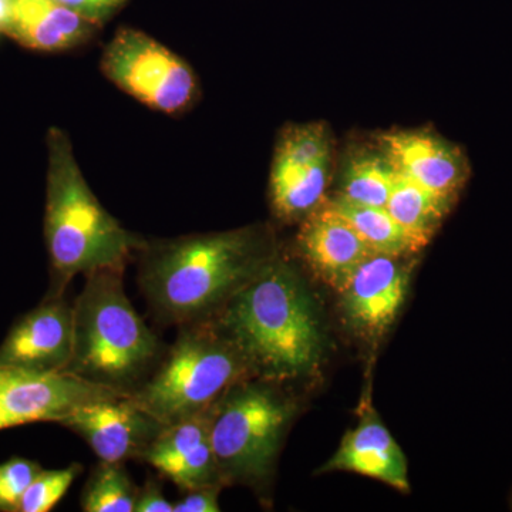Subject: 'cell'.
Segmentation results:
<instances>
[{"instance_id": "1", "label": "cell", "mask_w": 512, "mask_h": 512, "mask_svg": "<svg viewBox=\"0 0 512 512\" xmlns=\"http://www.w3.org/2000/svg\"><path fill=\"white\" fill-rule=\"evenodd\" d=\"M138 255L151 308L181 326L217 315L276 254L264 232L245 228L146 241Z\"/></svg>"}, {"instance_id": "2", "label": "cell", "mask_w": 512, "mask_h": 512, "mask_svg": "<svg viewBox=\"0 0 512 512\" xmlns=\"http://www.w3.org/2000/svg\"><path fill=\"white\" fill-rule=\"evenodd\" d=\"M215 318L264 379H292L318 363L320 332L311 296L295 268L278 255Z\"/></svg>"}, {"instance_id": "3", "label": "cell", "mask_w": 512, "mask_h": 512, "mask_svg": "<svg viewBox=\"0 0 512 512\" xmlns=\"http://www.w3.org/2000/svg\"><path fill=\"white\" fill-rule=\"evenodd\" d=\"M45 238L52 288L63 295L74 276L124 268L146 239L127 231L87 184L74 157L72 141L59 127L47 133Z\"/></svg>"}, {"instance_id": "4", "label": "cell", "mask_w": 512, "mask_h": 512, "mask_svg": "<svg viewBox=\"0 0 512 512\" xmlns=\"http://www.w3.org/2000/svg\"><path fill=\"white\" fill-rule=\"evenodd\" d=\"M124 268L86 275L73 303V356L66 372L131 393L158 353L156 335L138 316L123 282Z\"/></svg>"}, {"instance_id": "5", "label": "cell", "mask_w": 512, "mask_h": 512, "mask_svg": "<svg viewBox=\"0 0 512 512\" xmlns=\"http://www.w3.org/2000/svg\"><path fill=\"white\" fill-rule=\"evenodd\" d=\"M254 375L215 316L181 325L177 339L131 399L165 426L208 412L234 384Z\"/></svg>"}, {"instance_id": "6", "label": "cell", "mask_w": 512, "mask_h": 512, "mask_svg": "<svg viewBox=\"0 0 512 512\" xmlns=\"http://www.w3.org/2000/svg\"><path fill=\"white\" fill-rule=\"evenodd\" d=\"M295 406L274 387L242 380L211 410V444L224 483H259L272 473Z\"/></svg>"}, {"instance_id": "7", "label": "cell", "mask_w": 512, "mask_h": 512, "mask_svg": "<svg viewBox=\"0 0 512 512\" xmlns=\"http://www.w3.org/2000/svg\"><path fill=\"white\" fill-rule=\"evenodd\" d=\"M100 66L121 92L168 116L187 113L200 97L190 64L141 30L120 29L104 49Z\"/></svg>"}, {"instance_id": "8", "label": "cell", "mask_w": 512, "mask_h": 512, "mask_svg": "<svg viewBox=\"0 0 512 512\" xmlns=\"http://www.w3.org/2000/svg\"><path fill=\"white\" fill-rule=\"evenodd\" d=\"M332 154L325 124H292L282 130L269 178L271 204L279 220H305L323 204Z\"/></svg>"}, {"instance_id": "9", "label": "cell", "mask_w": 512, "mask_h": 512, "mask_svg": "<svg viewBox=\"0 0 512 512\" xmlns=\"http://www.w3.org/2000/svg\"><path fill=\"white\" fill-rule=\"evenodd\" d=\"M72 373H43L0 365V430L40 421L62 423L86 404L124 396Z\"/></svg>"}, {"instance_id": "10", "label": "cell", "mask_w": 512, "mask_h": 512, "mask_svg": "<svg viewBox=\"0 0 512 512\" xmlns=\"http://www.w3.org/2000/svg\"><path fill=\"white\" fill-rule=\"evenodd\" d=\"M60 424L83 437L106 463L141 460L165 429V424L138 406L130 394L86 404Z\"/></svg>"}, {"instance_id": "11", "label": "cell", "mask_w": 512, "mask_h": 512, "mask_svg": "<svg viewBox=\"0 0 512 512\" xmlns=\"http://www.w3.org/2000/svg\"><path fill=\"white\" fill-rule=\"evenodd\" d=\"M379 148L397 173L453 205L470 177L460 147L429 130H397L379 138Z\"/></svg>"}, {"instance_id": "12", "label": "cell", "mask_w": 512, "mask_h": 512, "mask_svg": "<svg viewBox=\"0 0 512 512\" xmlns=\"http://www.w3.org/2000/svg\"><path fill=\"white\" fill-rule=\"evenodd\" d=\"M72 356L73 305L63 295H47L0 345V365L33 372H66Z\"/></svg>"}, {"instance_id": "13", "label": "cell", "mask_w": 512, "mask_h": 512, "mask_svg": "<svg viewBox=\"0 0 512 512\" xmlns=\"http://www.w3.org/2000/svg\"><path fill=\"white\" fill-rule=\"evenodd\" d=\"M211 410L165 426L141 460L183 491L225 485L211 444Z\"/></svg>"}, {"instance_id": "14", "label": "cell", "mask_w": 512, "mask_h": 512, "mask_svg": "<svg viewBox=\"0 0 512 512\" xmlns=\"http://www.w3.org/2000/svg\"><path fill=\"white\" fill-rule=\"evenodd\" d=\"M403 258L367 256L343 286V308L357 329L377 335L396 319L409 288L410 265Z\"/></svg>"}, {"instance_id": "15", "label": "cell", "mask_w": 512, "mask_h": 512, "mask_svg": "<svg viewBox=\"0 0 512 512\" xmlns=\"http://www.w3.org/2000/svg\"><path fill=\"white\" fill-rule=\"evenodd\" d=\"M298 247L313 274L338 292L357 266L375 254L330 202L303 220Z\"/></svg>"}, {"instance_id": "16", "label": "cell", "mask_w": 512, "mask_h": 512, "mask_svg": "<svg viewBox=\"0 0 512 512\" xmlns=\"http://www.w3.org/2000/svg\"><path fill=\"white\" fill-rule=\"evenodd\" d=\"M320 471H349L375 478L402 493L410 491L406 456L373 412H363L356 429L343 437L338 451Z\"/></svg>"}, {"instance_id": "17", "label": "cell", "mask_w": 512, "mask_h": 512, "mask_svg": "<svg viewBox=\"0 0 512 512\" xmlns=\"http://www.w3.org/2000/svg\"><path fill=\"white\" fill-rule=\"evenodd\" d=\"M99 26L56 0H13L6 35L36 52H64L84 45Z\"/></svg>"}, {"instance_id": "18", "label": "cell", "mask_w": 512, "mask_h": 512, "mask_svg": "<svg viewBox=\"0 0 512 512\" xmlns=\"http://www.w3.org/2000/svg\"><path fill=\"white\" fill-rule=\"evenodd\" d=\"M453 205L397 173L386 210L419 252L429 245Z\"/></svg>"}, {"instance_id": "19", "label": "cell", "mask_w": 512, "mask_h": 512, "mask_svg": "<svg viewBox=\"0 0 512 512\" xmlns=\"http://www.w3.org/2000/svg\"><path fill=\"white\" fill-rule=\"evenodd\" d=\"M396 175V168L380 148L355 151L343 167L338 197L355 204L386 208Z\"/></svg>"}, {"instance_id": "20", "label": "cell", "mask_w": 512, "mask_h": 512, "mask_svg": "<svg viewBox=\"0 0 512 512\" xmlns=\"http://www.w3.org/2000/svg\"><path fill=\"white\" fill-rule=\"evenodd\" d=\"M329 202L350 222L359 237L375 254L392 256L416 254L412 241L393 220L386 208L355 204L340 197Z\"/></svg>"}, {"instance_id": "21", "label": "cell", "mask_w": 512, "mask_h": 512, "mask_svg": "<svg viewBox=\"0 0 512 512\" xmlns=\"http://www.w3.org/2000/svg\"><path fill=\"white\" fill-rule=\"evenodd\" d=\"M138 488L131 483L124 463L100 461L84 487V512H134Z\"/></svg>"}, {"instance_id": "22", "label": "cell", "mask_w": 512, "mask_h": 512, "mask_svg": "<svg viewBox=\"0 0 512 512\" xmlns=\"http://www.w3.org/2000/svg\"><path fill=\"white\" fill-rule=\"evenodd\" d=\"M80 471H82V466L79 464H72L62 470H43L26 490L16 512L53 510L72 487L73 481L76 480Z\"/></svg>"}, {"instance_id": "23", "label": "cell", "mask_w": 512, "mask_h": 512, "mask_svg": "<svg viewBox=\"0 0 512 512\" xmlns=\"http://www.w3.org/2000/svg\"><path fill=\"white\" fill-rule=\"evenodd\" d=\"M36 461L15 457L0 464V511L16 512L30 484L42 473Z\"/></svg>"}, {"instance_id": "24", "label": "cell", "mask_w": 512, "mask_h": 512, "mask_svg": "<svg viewBox=\"0 0 512 512\" xmlns=\"http://www.w3.org/2000/svg\"><path fill=\"white\" fill-rule=\"evenodd\" d=\"M56 2L100 26L114 16V13L119 12L128 0H56Z\"/></svg>"}, {"instance_id": "25", "label": "cell", "mask_w": 512, "mask_h": 512, "mask_svg": "<svg viewBox=\"0 0 512 512\" xmlns=\"http://www.w3.org/2000/svg\"><path fill=\"white\" fill-rule=\"evenodd\" d=\"M222 485L195 488L185 491V497L174 504V512H218L221 511L220 491Z\"/></svg>"}, {"instance_id": "26", "label": "cell", "mask_w": 512, "mask_h": 512, "mask_svg": "<svg viewBox=\"0 0 512 512\" xmlns=\"http://www.w3.org/2000/svg\"><path fill=\"white\" fill-rule=\"evenodd\" d=\"M134 512H174V504L165 500L161 488L150 481L138 490Z\"/></svg>"}, {"instance_id": "27", "label": "cell", "mask_w": 512, "mask_h": 512, "mask_svg": "<svg viewBox=\"0 0 512 512\" xmlns=\"http://www.w3.org/2000/svg\"><path fill=\"white\" fill-rule=\"evenodd\" d=\"M13 0H0V32H5L10 15H12Z\"/></svg>"}, {"instance_id": "28", "label": "cell", "mask_w": 512, "mask_h": 512, "mask_svg": "<svg viewBox=\"0 0 512 512\" xmlns=\"http://www.w3.org/2000/svg\"><path fill=\"white\" fill-rule=\"evenodd\" d=\"M511 505H512V500H511Z\"/></svg>"}]
</instances>
